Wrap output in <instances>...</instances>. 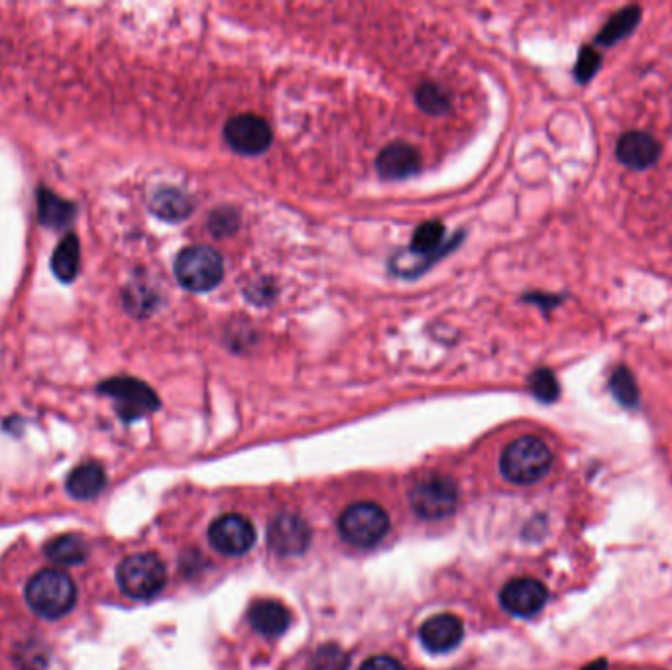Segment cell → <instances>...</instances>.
<instances>
[{"label": "cell", "mask_w": 672, "mask_h": 670, "mask_svg": "<svg viewBox=\"0 0 672 670\" xmlns=\"http://www.w3.org/2000/svg\"><path fill=\"white\" fill-rule=\"evenodd\" d=\"M175 278L187 291H211L223 281V258L211 246H189L175 258Z\"/></svg>", "instance_id": "277c9868"}, {"label": "cell", "mask_w": 672, "mask_h": 670, "mask_svg": "<svg viewBox=\"0 0 672 670\" xmlns=\"http://www.w3.org/2000/svg\"><path fill=\"white\" fill-rule=\"evenodd\" d=\"M209 541L221 555L240 557L254 547L256 529L248 517L226 513L211 523Z\"/></svg>", "instance_id": "9c48e42d"}, {"label": "cell", "mask_w": 672, "mask_h": 670, "mask_svg": "<svg viewBox=\"0 0 672 670\" xmlns=\"http://www.w3.org/2000/svg\"><path fill=\"white\" fill-rule=\"evenodd\" d=\"M289 617V610L276 600H258L248 612L250 625L264 637H280L289 627Z\"/></svg>", "instance_id": "2e32d148"}, {"label": "cell", "mask_w": 672, "mask_h": 670, "mask_svg": "<svg viewBox=\"0 0 672 670\" xmlns=\"http://www.w3.org/2000/svg\"><path fill=\"white\" fill-rule=\"evenodd\" d=\"M38 215H40L42 224L59 228V226H63L73 219L75 207L71 203L63 201L61 197H57L56 193H52L50 189H40V193H38Z\"/></svg>", "instance_id": "44dd1931"}, {"label": "cell", "mask_w": 672, "mask_h": 670, "mask_svg": "<svg viewBox=\"0 0 672 670\" xmlns=\"http://www.w3.org/2000/svg\"><path fill=\"white\" fill-rule=\"evenodd\" d=\"M246 297L250 303L254 305H268L274 301L276 297V289H274V283L270 280H258L254 281L252 285H248L244 289Z\"/></svg>", "instance_id": "83f0119b"}, {"label": "cell", "mask_w": 672, "mask_h": 670, "mask_svg": "<svg viewBox=\"0 0 672 670\" xmlns=\"http://www.w3.org/2000/svg\"><path fill=\"white\" fill-rule=\"evenodd\" d=\"M616 154L617 160L625 168L643 171V169H649L657 164L659 154H661V146L651 134L633 130V132H625L619 138Z\"/></svg>", "instance_id": "4fadbf2b"}, {"label": "cell", "mask_w": 672, "mask_h": 670, "mask_svg": "<svg viewBox=\"0 0 672 670\" xmlns=\"http://www.w3.org/2000/svg\"><path fill=\"white\" fill-rule=\"evenodd\" d=\"M639 16H641V12H639L637 6H631V8H625V10L617 12L616 16L600 32L598 44L612 46V44L619 42L621 38H625L637 26Z\"/></svg>", "instance_id": "7402d4cb"}, {"label": "cell", "mask_w": 672, "mask_h": 670, "mask_svg": "<svg viewBox=\"0 0 672 670\" xmlns=\"http://www.w3.org/2000/svg\"><path fill=\"white\" fill-rule=\"evenodd\" d=\"M270 549L280 557H297L311 543V527L297 513H280L268 529Z\"/></svg>", "instance_id": "30bf717a"}, {"label": "cell", "mask_w": 672, "mask_h": 670, "mask_svg": "<svg viewBox=\"0 0 672 670\" xmlns=\"http://www.w3.org/2000/svg\"><path fill=\"white\" fill-rule=\"evenodd\" d=\"M116 582L128 598L150 600L164 590L168 574L164 562L156 555L142 553L132 555L118 564Z\"/></svg>", "instance_id": "5b68a950"}, {"label": "cell", "mask_w": 672, "mask_h": 670, "mask_svg": "<svg viewBox=\"0 0 672 670\" xmlns=\"http://www.w3.org/2000/svg\"><path fill=\"white\" fill-rule=\"evenodd\" d=\"M358 670H405L399 661H395L393 657H386V655H378L372 657L368 661H364Z\"/></svg>", "instance_id": "f546056e"}, {"label": "cell", "mask_w": 672, "mask_h": 670, "mask_svg": "<svg viewBox=\"0 0 672 670\" xmlns=\"http://www.w3.org/2000/svg\"><path fill=\"white\" fill-rule=\"evenodd\" d=\"M238 226H240V215L232 207H221L213 211L209 217V230L215 234V238H224V236L234 234Z\"/></svg>", "instance_id": "484cf974"}, {"label": "cell", "mask_w": 672, "mask_h": 670, "mask_svg": "<svg viewBox=\"0 0 672 670\" xmlns=\"http://www.w3.org/2000/svg\"><path fill=\"white\" fill-rule=\"evenodd\" d=\"M107 486V474L97 462H85L77 466L67 478V492L75 500H93Z\"/></svg>", "instance_id": "e0dca14e"}, {"label": "cell", "mask_w": 672, "mask_h": 670, "mask_svg": "<svg viewBox=\"0 0 672 670\" xmlns=\"http://www.w3.org/2000/svg\"><path fill=\"white\" fill-rule=\"evenodd\" d=\"M340 537L354 547H374L390 531V515L378 503L358 502L344 509L338 519Z\"/></svg>", "instance_id": "3957f363"}, {"label": "cell", "mask_w": 672, "mask_h": 670, "mask_svg": "<svg viewBox=\"0 0 672 670\" xmlns=\"http://www.w3.org/2000/svg\"><path fill=\"white\" fill-rule=\"evenodd\" d=\"M226 144L242 156H262L272 148L274 134L270 124L256 114H238L224 124Z\"/></svg>", "instance_id": "ba28073f"}, {"label": "cell", "mask_w": 672, "mask_h": 670, "mask_svg": "<svg viewBox=\"0 0 672 670\" xmlns=\"http://www.w3.org/2000/svg\"><path fill=\"white\" fill-rule=\"evenodd\" d=\"M547 598V588L535 578H515L507 582L500 596L505 610L517 617L539 614L547 604Z\"/></svg>", "instance_id": "8fae6325"}, {"label": "cell", "mask_w": 672, "mask_h": 670, "mask_svg": "<svg viewBox=\"0 0 672 670\" xmlns=\"http://www.w3.org/2000/svg\"><path fill=\"white\" fill-rule=\"evenodd\" d=\"M415 101L421 111L429 112L433 116L447 114L450 109V97L437 83H423L415 93Z\"/></svg>", "instance_id": "603a6c76"}, {"label": "cell", "mask_w": 672, "mask_h": 670, "mask_svg": "<svg viewBox=\"0 0 672 670\" xmlns=\"http://www.w3.org/2000/svg\"><path fill=\"white\" fill-rule=\"evenodd\" d=\"M409 502L423 519H445L458 505V486L447 476H427L415 482L409 492Z\"/></svg>", "instance_id": "52a82bcc"}, {"label": "cell", "mask_w": 672, "mask_h": 670, "mask_svg": "<svg viewBox=\"0 0 672 670\" xmlns=\"http://www.w3.org/2000/svg\"><path fill=\"white\" fill-rule=\"evenodd\" d=\"M77 588L73 580L61 570H42L26 586L28 606L46 619H57L69 614L75 606Z\"/></svg>", "instance_id": "7a4b0ae2"}, {"label": "cell", "mask_w": 672, "mask_h": 670, "mask_svg": "<svg viewBox=\"0 0 672 670\" xmlns=\"http://www.w3.org/2000/svg\"><path fill=\"white\" fill-rule=\"evenodd\" d=\"M311 670H344V655L336 647L319 649L313 657Z\"/></svg>", "instance_id": "f1b7e54d"}, {"label": "cell", "mask_w": 672, "mask_h": 670, "mask_svg": "<svg viewBox=\"0 0 672 670\" xmlns=\"http://www.w3.org/2000/svg\"><path fill=\"white\" fill-rule=\"evenodd\" d=\"M553 464V452L549 445L537 437H521L507 445L500 460L505 480L527 486L547 476Z\"/></svg>", "instance_id": "6da1fadb"}, {"label": "cell", "mask_w": 672, "mask_h": 670, "mask_svg": "<svg viewBox=\"0 0 672 670\" xmlns=\"http://www.w3.org/2000/svg\"><path fill=\"white\" fill-rule=\"evenodd\" d=\"M598 67H600V54L592 48H584L578 57L574 75L580 83H586L598 71Z\"/></svg>", "instance_id": "4316f807"}, {"label": "cell", "mask_w": 672, "mask_h": 670, "mask_svg": "<svg viewBox=\"0 0 672 670\" xmlns=\"http://www.w3.org/2000/svg\"><path fill=\"white\" fill-rule=\"evenodd\" d=\"M464 637L462 621L452 614H439L427 619L421 627V641L431 653H448L460 645Z\"/></svg>", "instance_id": "9a60e30c"}, {"label": "cell", "mask_w": 672, "mask_h": 670, "mask_svg": "<svg viewBox=\"0 0 672 670\" xmlns=\"http://www.w3.org/2000/svg\"><path fill=\"white\" fill-rule=\"evenodd\" d=\"M99 391L109 395L114 407L124 421L142 419L160 409V397L148 384L130 376H118L99 386Z\"/></svg>", "instance_id": "8992f818"}, {"label": "cell", "mask_w": 672, "mask_h": 670, "mask_svg": "<svg viewBox=\"0 0 672 670\" xmlns=\"http://www.w3.org/2000/svg\"><path fill=\"white\" fill-rule=\"evenodd\" d=\"M79 264H81L79 238L75 234H67L57 244L56 252L52 256V270H54L57 280L71 283L79 274Z\"/></svg>", "instance_id": "d6986e66"}, {"label": "cell", "mask_w": 672, "mask_h": 670, "mask_svg": "<svg viewBox=\"0 0 672 670\" xmlns=\"http://www.w3.org/2000/svg\"><path fill=\"white\" fill-rule=\"evenodd\" d=\"M152 213L168 223H181L193 213V201L181 189H162L150 201Z\"/></svg>", "instance_id": "ac0fdd59"}, {"label": "cell", "mask_w": 672, "mask_h": 670, "mask_svg": "<svg viewBox=\"0 0 672 670\" xmlns=\"http://www.w3.org/2000/svg\"><path fill=\"white\" fill-rule=\"evenodd\" d=\"M44 553L48 559L54 560L57 564L73 566L87 559L89 547L77 535H61L46 545Z\"/></svg>", "instance_id": "ffe728a7"}, {"label": "cell", "mask_w": 672, "mask_h": 670, "mask_svg": "<svg viewBox=\"0 0 672 670\" xmlns=\"http://www.w3.org/2000/svg\"><path fill=\"white\" fill-rule=\"evenodd\" d=\"M423 160L417 148L407 142H392L388 144L376 160V169L382 179L388 181H403L421 171Z\"/></svg>", "instance_id": "7c38bea8"}, {"label": "cell", "mask_w": 672, "mask_h": 670, "mask_svg": "<svg viewBox=\"0 0 672 670\" xmlns=\"http://www.w3.org/2000/svg\"><path fill=\"white\" fill-rule=\"evenodd\" d=\"M443 238H445V224L441 221H427V223L419 224L417 230L413 232L407 254H411L413 258L415 256L425 258V266L429 270L435 262L447 256L448 250H452L458 244L460 234L447 246H443Z\"/></svg>", "instance_id": "5bb4252c"}, {"label": "cell", "mask_w": 672, "mask_h": 670, "mask_svg": "<svg viewBox=\"0 0 672 670\" xmlns=\"http://www.w3.org/2000/svg\"><path fill=\"white\" fill-rule=\"evenodd\" d=\"M529 386H531V391L537 399L545 401V403H553L557 397H559V382L555 378V374L547 368H539L531 374V380H529Z\"/></svg>", "instance_id": "cb8c5ba5"}, {"label": "cell", "mask_w": 672, "mask_h": 670, "mask_svg": "<svg viewBox=\"0 0 672 670\" xmlns=\"http://www.w3.org/2000/svg\"><path fill=\"white\" fill-rule=\"evenodd\" d=\"M610 386H612L614 395H616L617 399H619L623 405L631 407V405L637 403V399H639L637 384H635L633 374H631L627 368L619 366V368L614 370L612 380H610Z\"/></svg>", "instance_id": "d4e9b609"}]
</instances>
